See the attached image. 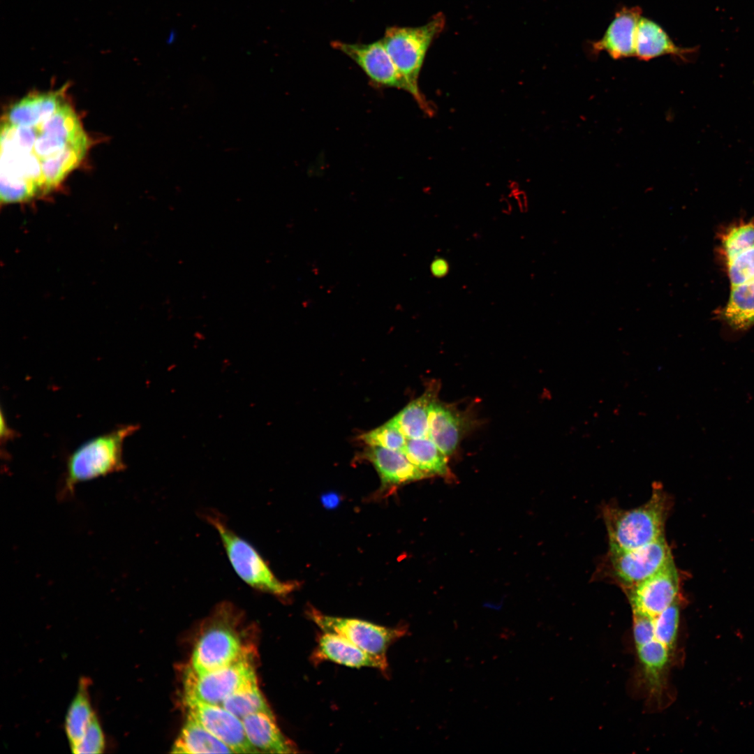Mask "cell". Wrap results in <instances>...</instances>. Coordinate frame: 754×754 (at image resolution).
<instances>
[{"label":"cell","mask_w":754,"mask_h":754,"mask_svg":"<svg viewBox=\"0 0 754 754\" xmlns=\"http://www.w3.org/2000/svg\"><path fill=\"white\" fill-rule=\"evenodd\" d=\"M242 720L248 740L259 753H295L293 744L276 725L273 714L259 712Z\"/></svg>","instance_id":"cell-17"},{"label":"cell","mask_w":754,"mask_h":754,"mask_svg":"<svg viewBox=\"0 0 754 754\" xmlns=\"http://www.w3.org/2000/svg\"><path fill=\"white\" fill-rule=\"evenodd\" d=\"M723 318L735 332L746 331L754 325V279L732 288Z\"/></svg>","instance_id":"cell-22"},{"label":"cell","mask_w":754,"mask_h":754,"mask_svg":"<svg viewBox=\"0 0 754 754\" xmlns=\"http://www.w3.org/2000/svg\"><path fill=\"white\" fill-rule=\"evenodd\" d=\"M75 754H98L105 748L103 731L96 715L94 716L82 738L70 746Z\"/></svg>","instance_id":"cell-29"},{"label":"cell","mask_w":754,"mask_h":754,"mask_svg":"<svg viewBox=\"0 0 754 754\" xmlns=\"http://www.w3.org/2000/svg\"><path fill=\"white\" fill-rule=\"evenodd\" d=\"M673 558L664 536L646 545L626 550L609 549L605 570L626 591L653 576Z\"/></svg>","instance_id":"cell-6"},{"label":"cell","mask_w":754,"mask_h":754,"mask_svg":"<svg viewBox=\"0 0 754 754\" xmlns=\"http://www.w3.org/2000/svg\"><path fill=\"white\" fill-rule=\"evenodd\" d=\"M402 452L414 465L430 475H449L447 456L429 437L407 439Z\"/></svg>","instance_id":"cell-23"},{"label":"cell","mask_w":754,"mask_h":754,"mask_svg":"<svg viewBox=\"0 0 754 754\" xmlns=\"http://www.w3.org/2000/svg\"><path fill=\"white\" fill-rule=\"evenodd\" d=\"M364 458L374 465L384 487L397 486L430 475L414 465L401 451L368 446Z\"/></svg>","instance_id":"cell-14"},{"label":"cell","mask_w":754,"mask_h":754,"mask_svg":"<svg viewBox=\"0 0 754 754\" xmlns=\"http://www.w3.org/2000/svg\"><path fill=\"white\" fill-rule=\"evenodd\" d=\"M449 264L442 257L435 258L430 265V272L436 278H442L446 276L449 272Z\"/></svg>","instance_id":"cell-30"},{"label":"cell","mask_w":754,"mask_h":754,"mask_svg":"<svg viewBox=\"0 0 754 754\" xmlns=\"http://www.w3.org/2000/svg\"><path fill=\"white\" fill-rule=\"evenodd\" d=\"M721 243L725 261L754 247V221L740 223L728 228L723 235Z\"/></svg>","instance_id":"cell-26"},{"label":"cell","mask_w":754,"mask_h":754,"mask_svg":"<svg viewBox=\"0 0 754 754\" xmlns=\"http://www.w3.org/2000/svg\"><path fill=\"white\" fill-rule=\"evenodd\" d=\"M670 498L659 484L653 486L650 498L643 505L623 509L607 505L603 515L610 549L626 550L646 545L664 536Z\"/></svg>","instance_id":"cell-2"},{"label":"cell","mask_w":754,"mask_h":754,"mask_svg":"<svg viewBox=\"0 0 754 754\" xmlns=\"http://www.w3.org/2000/svg\"><path fill=\"white\" fill-rule=\"evenodd\" d=\"M445 25V17L438 13L422 26L387 27L381 38L406 84L407 92L424 110L427 106L420 92L418 79L427 52Z\"/></svg>","instance_id":"cell-4"},{"label":"cell","mask_w":754,"mask_h":754,"mask_svg":"<svg viewBox=\"0 0 754 754\" xmlns=\"http://www.w3.org/2000/svg\"><path fill=\"white\" fill-rule=\"evenodd\" d=\"M246 653L235 633L223 627L214 628L197 642L191 667L199 674L212 672L235 663Z\"/></svg>","instance_id":"cell-12"},{"label":"cell","mask_w":754,"mask_h":754,"mask_svg":"<svg viewBox=\"0 0 754 754\" xmlns=\"http://www.w3.org/2000/svg\"><path fill=\"white\" fill-rule=\"evenodd\" d=\"M89 686V679H80L77 691L67 710L64 729L70 746L82 738L96 715L90 701Z\"/></svg>","instance_id":"cell-21"},{"label":"cell","mask_w":754,"mask_h":754,"mask_svg":"<svg viewBox=\"0 0 754 754\" xmlns=\"http://www.w3.org/2000/svg\"><path fill=\"white\" fill-rule=\"evenodd\" d=\"M361 439L368 446L382 447L392 450L402 452L407 438L389 421L361 436Z\"/></svg>","instance_id":"cell-27"},{"label":"cell","mask_w":754,"mask_h":754,"mask_svg":"<svg viewBox=\"0 0 754 754\" xmlns=\"http://www.w3.org/2000/svg\"><path fill=\"white\" fill-rule=\"evenodd\" d=\"M317 653L322 659L350 667L385 670L387 667L386 659L374 656L333 633L323 632L318 640Z\"/></svg>","instance_id":"cell-16"},{"label":"cell","mask_w":754,"mask_h":754,"mask_svg":"<svg viewBox=\"0 0 754 754\" xmlns=\"http://www.w3.org/2000/svg\"><path fill=\"white\" fill-rule=\"evenodd\" d=\"M222 706L240 719L259 712L272 714L257 683L246 686L228 697Z\"/></svg>","instance_id":"cell-24"},{"label":"cell","mask_w":754,"mask_h":754,"mask_svg":"<svg viewBox=\"0 0 754 754\" xmlns=\"http://www.w3.org/2000/svg\"><path fill=\"white\" fill-rule=\"evenodd\" d=\"M437 393L436 385L429 386L420 397L410 402L389 422L407 439L428 437L429 409Z\"/></svg>","instance_id":"cell-18"},{"label":"cell","mask_w":754,"mask_h":754,"mask_svg":"<svg viewBox=\"0 0 754 754\" xmlns=\"http://www.w3.org/2000/svg\"><path fill=\"white\" fill-rule=\"evenodd\" d=\"M257 683L253 666L246 652L235 663L207 673L191 667L184 676L185 700L222 705L236 691Z\"/></svg>","instance_id":"cell-7"},{"label":"cell","mask_w":754,"mask_h":754,"mask_svg":"<svg viewBox=\"0 0 754 754\" xmlns=\"http://www.w3.org/2000/svg\"><path fill=\"white\" fill-rule=\"evenodd\" d=\"M173 753H232L234 751L188 714L175 741Z\"/></svg>","instance_id":"cell-20"},{"label":"cell","mask_w":754,"mask_h":754,"mask_svg":"<svg viewBox=\"0 0 754 754\" xmlns=\"http://www.w3.org/2000/svg\"><path fill=\"white\" fill-rule=\"evenodd\" d=\"M642 13L640 6L619 9L603 37L588 42L591 53L597 55L605 52L614 59L635 57L636 34Z\"/></svg>","instance_id":"cell-13"},{"label":"cell","mask_w":754,"mask_h":754,"mask_svg":"<svg viewBox=\"0 0 754 754\" xmlns=\"http://www.w3.org/2000/svg\"><path fill=\"white\" fill-rule=\"evenodd\" d=\"M462 422L452 409L437 402L431 404L429 413L428 437L446 455L457 449L462 431Z\"/></svg>","instance_id":"cell-19"},{"label":"cell","mask_w":754,"mask_h":754,"mask_svg":"<svg viewBox=\"0 0 754 754\" xmlns=\"http://www.w3.org/2000/svg\"><path fill=\"white\" fill-rule=\"evenodd\" d=\"M139 425L121 426L94 437L78 447L68 457L59 491L61 498L72 495L77 485L119 472L125 468L123 445Z\"/></svg>","instance_id":"cell-3"},{"label":"cell","mask_w":754,"mask_h":754,"mask_svg":"<svg viewBox=\"0 0 754 754\" xmlns=\"http://www.w3.org/2000/svg\"><path fill=\"white\" fill-rule=\"evenodd\" d=\"M725 263L732 288L754 279V247L737 254Z\"/></svg>","instance_id":"cell-28"},{"label":"cell","mask_w":754,"mask_h":754,"mask_svg":"<svg viewBox=\"0 0 754 754\" xmlns=\"http://www.w3.org/2000/svg\"><path fill=\"white\" fill-rule=\"evenodd\" d=\"M679 591V576L673 561L664 569L625 593L633 612L653 617L680 598Z\"/></svg>","instance_id":"cell-10"},{"label":"cell","mask_w":754,"mask_h":754,"mask_svg":"<svg viewBox=\"0 0 754 754\" xmlns=\"http://www.w3.org/2000/svg\"><path fill=\"white\" fill-rule=\"evenodd\" d=\"M189 715L225 743L234 753H259L249 742L242 720L222 705L186 700Z\"/></svg>","instance_id":"cell-11"},{"label":"cell","mask_w":754,"mask_h":754,"mask_svg":"<svg viewBox=\"0 0 754 754\" xmlns=\"http://www.w3.org/2000/svg\"><path fill=\"white\" fill-rule=\"evenodd\" d=\"M331 45L356 63L374 85L407 91L406 84L382 39L369 43L334 40Z\"/></svg>","instance_id":"cell-9"},{"label":"cell","mask_w":754,"mask_h":754,"mask_svg":"<svg viewBox=\"0 0 754 754\" xmlns=\"http://www.w3.org/2000/svg\"><path fill=\"white\" fill-rule=\"evenodd\" d=\"M202 517L218 532L231 566L249 586L276 596L287 595L294 589L295 584L279 579L259 552L228 526L222 515L209 510Z\"/></svg>","instance_id":"cell-5"},{"label":"cell","mask_w":754,"mask_h":754,"mask_svg":"<svg viewBox=\"0 0 754 754\" xmlns=\"http://www.w3.org/2000/svg\"><path fill=\"white\" fill-rule=\"evenodd\" d=\"M313 622L323 631L336 633L347 639L367 653L386 659L392 642L401 637L405 630L387 628L361 619L325 615L312 609Z\"/></svg>","instance_id":"cell-8"},{"label":"cell","mask_w":754,"mask_h":754,"mask_svg":"<svg viewBox=\"0 0 754 754\" xmlns=\"http://www.w3.org/2000/svg\"><path fill=\"white\" fill-rule=\"evenodd\" d=\"M635 45V57L643 61L665 55L686 61L695 51L677 46L658 23L642 16L637 25Z\"/></svg>","instance_id":"cell-15"},{"label":"cell","mask_w":754,"mask_h":754,"mask_svg":"<svg viewBox=\"0 0 754 754\" xmlns=\"http://www.w3.org/2000/svg\"><path fill=\"white\" fill-rule=\"evenodd\" d=\"M680 598L658 615L651 616L653 623V637L651 640L663 644L673 652L676 648L680 623Z\"/></svg>","instance_id":"cell-25"},{"label":"cell","mask_w":754,"mask_h":754,"mask_svg":"<svg viewBox=\"0 0 754 754\" xmlns=\"http://www.w3.org/2000/svg\"><path fill=\"white\" fill-rule=\"evenodd\" d=\"M1 199L25 201L59 185L82 160L88 140L62 90L30 94L1 125Z\"/></svg>","instance_id":"cell-1"}]
</instances>
